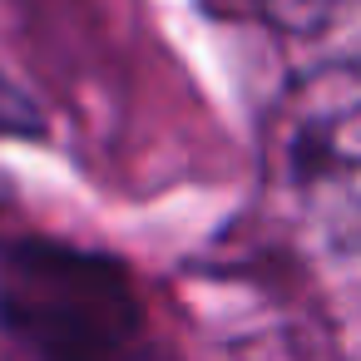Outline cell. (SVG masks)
<instances>
[{
	"label": "cell",
	"mask_w": 361,
	"mask_h": 361,
	"mask_svg": "<svg viewBox=\"0 0 361 361\" xmlns=\"http://www.w3.org/2000/svg\"><path fill=\"white\" fill-rule=\"evenodd\" d=\"M267 188L326 257L361 262V55L297 70L262 129Z\"/></svg>",
	"instance_id": "1"
},
{
	"label": "cell",
	"mask_w": 361,
	"mask_h": 361,
	"mask_svg": "<svg viewBox=\"0 0 361 361\" xmlns=\"http://www.w3.org/2000/svg\"><path fill=\"white\" fill-rule=\"evenodd\" d=\"M0 331L30 361H124L144 336L134 272L85 243H0Z\"/></svg>",
	"instance_id": "2"
},
{
	"label": "cell",
	"mask_w": 361,
	"mask_h": 361,
	"mask_svg": "<svg viewBox=\"0 0 361 361\" xmlns=\"http://www.w3.org/2000/svg\"><path fill=\"white\" fill-rule=\"evenodd\" d=\"M243 11L282 35H322L346 11V0H243Z\"/></svg>",
	"instance_id": "3"
},
{
	"label": "cell",
	"mask_w": 361,
	"mask_h": 361,
	"mask_svg": "<svg viewBox=\"0 0 361 361\" xmlns=\"http://www.w3.org/2000/svg\"><path fill=\"white\" fill-rule=\"evenodd\" d=\"M0 139H45V114L16 80H6V70H0Z\"/></svg>",
	"instance_id": "4"
}]
</instances>
